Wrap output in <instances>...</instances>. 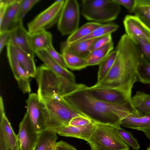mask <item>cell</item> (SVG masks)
<instances>
[{
	"instance_id": "44dd1931",
	"label": "cell",
	"mask_w": 150,
	"mask_h": 150,
	"mask_svg": "<svg viewBox=\"0 0 150 150\" xmlns=\"http://www.w3.org/2000/svg\"><path fill=\"white\" fill-rule=\"evenodd\" d=\"M21 0L16 1L7 7L0 22V34L11 29L16 23Z\"/></svg>"
},
{
	"instance_id": "f6af8a7d",
	"label": "cell",
	"mask_w": 150,
	"mask_h": 150,
	"mask_svg": "<svg viewBox=\"0 0 150 150\" xmlns=\"http://www.w3.org/2000/svg\"><path fill=\"white\" fill-rule=\"evenodd\" d=\"M142 132H144L147 137L150 140V129L144 130Z\"/></svg>"
},
{
	"instance_id": "1f68e13d",
	"label": "cell",
	"mask_w": 150,
	"mask_h": 150,
	"mask_svg": "<svg viewBox=\"0 0 150 150\" xmlns=\"http://www.w3.org/2000/svg\"><path fill=\"white\" fill-rule=\"evenodd\" d=\"M131 39L137 45L143 57L150 62V42L139 37H136Z\"/></svg>"
},
{
	"instance_id": "2e32d148",
	"label": "cell",
	"mask_w": 150,
	"mask_h": 150,
	"mask_svg": "<svg viewBox=\"0 0 150 150\" xmlns=\"http://www.w3.org/2000/svg\"><path fill=\"white\" fill-rule=\"evenodd\" d=\"M95 123L92 121L89 124L82 126L67 125L59 129L57 133L66 137H71L82 139L88 143L93 132Z\"/></svg>"
},
{
	"instance_id": "4dcf8cb0",
	"label": "cell",
	"mask_w": 150,
	"mask_h": 150,
	"mask_svg": "<svg viewBox=\"0 0 150 150\" xmlns=\"http://www.w3.org/2000/svg\"><path fill=\"white\" fill-rule=\"evenodd\" d=\"M116 128L119 134L128 146L135 150L139 149L140 145L137 139L134 137L131 132L122 128L120 125L117 126Z\"/></svg>"
},
{
	"instance_id": "d590c367",
	"label": "cell",
	"mask_w": 150,
	"mask_h": 150,
	"mask_svg": "<svg viewBox=\"0 0 150 150\" xmlns=\"http://www.w3.org/2000/svg\"><path fill=\"white\" fill-rule=\"evenodd\" d=\"M112 40L111 34H109L100 38L93 44L91 50V52L104 46Z\"/></svg>"
},
{
	"instance_id": "e575fe53",
	"label": "cell",
	"mask_w": 150,
	"mask_h": 150,
	"mask_svg": "<svg viewBox=\"0 0 150 150\" xmlns=\"http://www.w3.org/2000/svg\"><path fill=\"white\" fill-rule=\"evenodd\" d=\"M134 12L135 15L138 17L150 30V14L138 6Z\"/></svg>"
},
{
	"instance_id": "7a4b0ae2",
	"label": "cell",
	"mask_w": 150,
	"mask_h": 150,
	"mask_svg": "<svg viewBox=\"0 0 150 150\" xmlns=\"http://www.w3.org/2000/svg\"><path fill=\"white\" fill-rule=\"evenodd\" d=\"M115 50L117 55L112 67L92 87L116 88L138 80L137 69L142 55L137 45L125 34L121 36Z\"/></svg>"
},
{
	"instance_id": "ac0fdd59",
	"label": "cell",
	"mask_w": 150,
	"mask_h": 150,
	"mask_svg": "<svg viewBox=\"0 0 150 150\" xmlns=\"http://www.w3.org/2000/svg\"><path fill=\"white\" fill-rule=\"evenodd\" d=\"M35 54L45 65L55 73L71 82L76 83L74 74L61 66L50 56L45 50L38 51Z\"/></svg>"
},
{
	"instance_id": "83f0119b",
	"label": "cell",
	"mask_w": 150,
	"mask_h": 150,
	"mask_svg": "<svg viewBox=\"0 0 150 150\" xmlns=\"http://www.w3.org/2000/svg\"><path fill=\"white\" fill-rule=\"evenodd\" d=\"M119 27L118 25L113 23L103 24L102 26L93 30L89 35L73 43L97 38L109 34H111L117 30Z\"/></svg>"
},
{
	"instance_id": "ba28073f",
	"label": "cell",
	"mask_w": 150,
	"mask_h": 150,
	"mask_svg": "<svg viewBox=\"0 0 150 150\" xmlns=\"http://www.w3.org/2000/svg\"><path fill=\"white\" fill-rule=\"evenodd\" d=\"M65 0H57L28 24V32L32 34L46 30L58 23Z\"/></svg>"
},
{
	"instance_id": "60d3db41",
	"label": "cell",
	"mask_w": 150,
	"mask_h": 150,
	"mask_svg": "<svg viewBox=\"0 0 150 150\" xmlns=\"http://www.w3.org/2000/svg\"><path fill=\"white\" fill-rule=\"evenodd\" d=\"M137 6H139L150 5V0H136Z\"/></svg>"
},
{
	"instance_id": "7c38bea8",
	"label": "cell",
	"mask_w": 150,
	"mask_h": 150,
	"mask_svg": "<svg viewBox=\"0 0 150 150\" xmlns=\"http://www.w3.org/2000/svg\"><path fill=\"white\" fill-rule=\"evenodd\" d=\"M0 139L11 150H20L17 137L5 112L2 98H0Z\"/></svg>"
},
{
	"instance_id": "5bb4252c",
	"label": "cell",
	"mask_w": 150,
	"mask_h": 150,
	"mask_svg": "<svg viewBox=\"0 0 150 150\" xmlns=\"http://www.w3.org/2000/svg\"><path fill=\"white\" fill-rule=\"evenodd\" d=\"M7 55L11 67L19 86L24 93L30 92L29 76L21 67L16 58L13 47L7 45Z\"/></svg>"
},
{
	"instance_id": "4fadbf2b",
	"label": "cell",
	"mask_w": 150,
	"mask_h": 150,
	"mask_svg": "<svg viewBox=\"0 0 150 150\" xmlns=\"http://www.w3.org/2000/svg\"><path fill=\"white\" fill-rule=\"evenodd\" d=\"M11 30V34L8 45L20 49L34 58L35 53L29 42L28 33L24 27L22 21L16 23Z\"/></svg>"
},
{
	"instance_id": "836d02e7",
	"label": "cell",
	"mask_w": 150,
	"mask_h": 150,
	"mask_svg": "<svg viewBox=\"0 0 150 150\" xmlns=\"http://www.w3.org/2000/svg\"><path fill=\"white\" fill-rule=\"evenodd\" d=\"M45 50L50 56L61 66L64 68L67 69L62 54H60L56 51L52 45L49 47Z\"/></svg>"
},
{
	"instance_id": "5b68a950",
	"label": "cell",
	"mask_w": 150,
	"mask_h": 150,
	"mask_svg": "<svg viewBox=\"0 0 150 150\" xmlns=\"http://www.w3.org/2000/svg\"><path fill=\"white\" fill-rule=\"evenodd\" d=\"M81 13L86 19L99 23L115 20L121 10L114 0H82Z\"/></svg>"
},
{
	"instance_id": "8992f818",
	"label": "cell",
	"mask_w": 150,
	"mask_h": 150,
	"mask_svg": "<svg viewBox=\"0 0 150 150\" xmlns=\"http://www.w3.org/2000/svg\"><path fill=\"white\" fill-rule=\"evenodd\" d=\"M88 143L91 150H130L118 133L117 126L95 122Z\"/></svg>"
},
{
	"instance_id": "d4e9b609",
	"label": "cell",
	"mask_w": 150,
	"mask_h": 150,
	"mask_svg": "<svg viewBox=\"0 0 150 150\" xmlns=\"http://www.w3.org/2000/svg\"><path fill=\"white\" fill-rule=\"evenodd\" d=\"M67 68L73 70H79L88 66L87 60L80 57L64 49H61Z\"/></svg>"
},
{
	"instance_id": "e0dca14e",
	"label": "cell",
	"mask_w": 150,
	"mask_h": 150,
	"mask_svg": "<svg viewBox=\"0 0 150 150\" xmlns=\"http://www.w3.org/2000/svg\"><path fill=\"white\" fill-rule=\"evenodd\" d=\"M120 126L143 131L150 129V113L133 112L122 119Z\"/></svg>"
},
{
	"instance_id": "b9f144b4",
	"label": "cell",
	"mask_w": 150,
	"mask_h": 150,
	"mask_svg": "<svg viewBox=\"0 0 150 150\" xmlns=\"http://www.w3.org/2000/svg\"><path fill=\"white\" fill-rule=\"evenodd\" d=\"M0 150H11L5 144L3 141L0 139Z\"/></svg>"
},
{
	"instance_id": "30bf717a",
	"label": "cell",
	"mask_w": 150,
	"mask_h": 150,
	"mask_svg": "<svg viewBox=\"0 0 150 150\" xmlns=\"http://www.w3.org/2000/svg\"><path fill=\"white\" fill-rule=\"evenodd\" d=\"M27 113L35 131L38 133L46 130V120L48 112L44 103L39 99L37 94L29 95L26 101Z\"/></svg>"
},
{
	"instance_id": "8d00e7d4",
	"label": "cell",
	"mask_w": 150,
	"mask_h": 150,
	"mask_svg": "<svg viewBox=\"0 0 150 150\" xmlns=\"http://www.w3.org/2000/svg\"><path fill=\"white\" fill-rule=\"evenodd\" d=\"M92 121L84 116L75 117L69 122V125L71 126H82L90 124Z\"/></svg>"
},
{
	"instance_id": "f1b7e54d",
	"label": "cell",
	"mask_w": 150,
	"mask_h": 150,
	"mask_svg": "<svg viewBox=\"0 0 150 150\" xmlns=\"http://www.w3.org/2000/svg\"><path fill=\"white\" fill-rule=\"evenodd\" d=\"M117 53L116 50L112 51L99 64L97 82L102 80L110 71L115 62Z\"/></svg>"
},
{
	"instance_id": "ffe728a7",
	"label": "cell",
	"mask_w": 150,
	"mask_h": 150,
	"mask_svg": "<svg viewBox=\"0 0 150 150\" xmlns=\"http://www.w3.org/2000/svg\"><path fill=\"white\" fill-rule=\"evenodd\" d=\"M100 38L71 44H67L64 41L62 43L61 49H66L73 54L86 59L91 53V50L93 44Z\"/></svg>"
},
{
	"instance_id": "277c9868",
	"label": "cell",
	"mask_w": 150,
	"mask_h": 150,
	"mask_svg": "<svg viewBox=\"0 0 150 150\" xmlns=\"http://www.w3.org/2000/svg\"><path fill=\"white\" fill-rule=\"evenodd\" d=\"M41 100L45 104L48 113L46 130L57 133L60 128L68 125L73 118L84 116L68 106L61 97L46 98Z\"/></svg>"
},
{
	"instance_id": "7402d4cb",
	"label": "cell",
	"mask_w": 150,
	"mask_h": 150,
	"mask_svg": "<svg viewBox=\"0 0 150 150\" xmlns=\"http://www.w3.org/2000/svg\"><path fill=\"white\" fill-rule=\"evenodd\" d=\"M13 47L16 58L19 65L30 77H35L37 69L34 58L20 49Z\"/></svg>"
},
{
	"instance_id": "ee69618b",
	"label": "cell",
	"mask_w": 150,
	"mask_h": 150,
	"mask_svg": "<svg viewBox=\"0 0 150 150\" xmlns=\"http://www.w3.org/2000/svg\"><path fill=\"white\" fill-rule=\"evenodd\" d=\"M16 0H1L0 3H2L7 6L14 2Z\"/></svg>"
},
{
	"instance_id": "7dc6e473",
	"label": "cell",
	"mask_w": 150,
	"mask_h": 150,
	"mask_svg": "<svg viewBox=\"0 0 150 150\" xmlns=\"http://www.w3.org/2000/svg\"><path fill=\"white\" fill-rule=\"evenodd\" d=\"M146 150H150V146Z\"/></svg>"
},
{
	"instance_id": "8fae6325",
	"label": "cell",
	"mask_w": 150,
	"mask_h": 150,
	"mask_svg": "<svg viewBox=\"0 0 150 150\" xmlns=\"http://www.w3.org/2000/svg\"><path fill=\"white\" fill-rule=\"evenodd\" d=\"M39 133L35 130L26 112L20 123L17 135L20 150H35Z\"/></svg>"
},
{
	"instance_id": "f546056e",
	"label": "cell",
	"mask_w": 150,
	"mask_h": 150,
	"mask_svg": "<svg viewBox=\"0 0 150 150\" xmlns=\"http://www.w3.org/2000/svg\"><path fill=\"white\" fill-rule=\"evenodd\" d=\"M137 79L140 82L150 84V62L143 57L137 69Z\"/></svg>"
},
{
	"instance_id": "ab89813d",
	"label": "cell",
	"mask_w": 150,
	"mask_h": 150,
	"mask_svg": "<svg viewBox=\"0 0 150 150\" xmlns=\"http://www.w3.org/2000/svg\"><path fill=\"white\" fill-rule=\"evenodd\" d=\"M54 149V150H77L73 146L63 141L56 142Z\"/></svg>"
},
{
	"instance_id": "7bdbcfd3",
	"label": "cell",
	"mask_w": 150,
	"mask_h": 150,
	"mask_svg": "<svg viewBox=\"0 0 150 150\" xmlns=\"http://www.w3.org/2000/svg\"><path fill=\"white\" fill-rule=\"evenodd\" d=\"M150 14V5H143L137 6Z\"/></svg>"
},
{
	"instance_id": "603a6c76",
	"label": "cell",
	"mask_w": 150,
	"mask_h": 150,
	"mask_svg": "<svg viewBox=\"0 0 150 150\" xmlns=\"http://www.w3.org/2000/svg\"><path fill=\"white\" fill-rule=\"evenodd\" d=\"M132 107L135 112L150 113V94L138 91L131 98Z\"/></svg>"
},
{
	"instance_id": "6da1fadb",
	"label": "cell",
	"mask_w": 150,
	"mask_h": 150,
	"mask_svg": "<svg viewBox=\"0 0 150 150\" xmlns=\"http://www.w3.org/2000/svg\"><path fill=\"white\" fill-rule=\"evenodd\" d=\"M61 97L69 107L96 123L120 125L122 119L134 112L129 105L111 104L98 100L83 84H78L75 89Z\"/></svg>"
},
{
	"instance_id": "bcb514c9",
	"label": "cell",
	"mask_w": 150,
	"mask_h": 150,
	"mask_svg": "<svg viewBox=\"0 0 150 150\" xmlns=\"http://www.w3.org/2000/svg\"><path fill=\"white\" fill-rule=\"evenodd\" d=\"M54 144L52 145L51 146L49 150H54Z\"/></svg>"
},
{
	"instance_id": "3957f363",
	"label": "cell",
	"mask_w": 150,
	"mask_h": 150,
	"mask_svg": "<svg viewBox=\"0 0 150 150\" xmlns=\"http://www.w3.org/2000/svg\"><path fill=\"white\" fill-rule=\"evenodd\" d=\"M36 76L38 84L37 94L40 100L61 97L73 91L78 85L57 74L45 64L37 69Z\"/></svg>"
},
{
	"instance_id": "f35d334b",
	"label": "cell",
	"mask_w": 150,
	"mask_h": 150,
	"mask_svg": "<svg viewBox=\"0 0 150 150\" xmlns=\"http://www.w3.org/2000/svg\"><path fill=\"white\" fill-rule=\"evenodd\" d=\"M11 30L10 29L0 34V52H1L4 47L7 45L10 37Z\"/></svg>"
},
{
	"instance_id": "484cf974",
	"label": "cell",
	"mask_w": 150,
	"mask_h": 150,
	"mask_svg": "<svg viewBox=\"0 0 150 150\" xmlns=\"http://www.w3.org/2000/svg\"><path fill=\"white\" fill-rule=\"evenodd\" d=\"M103 24L94 22L87 23L69 35L65 42L67 44L73 43L89 35Z\"/></svg>"
},
{
	"instance_id": "d6986e66",
	"label": "cell",
	"mask_w": 150,
	"mask_h": 150,
	"mask_svg": "<svg viewBox=\"0 0 150 150\" xmlns=\"http://www.w3.org/2000/svg\"><path fill=\"white\" fill-rule=\"evenodd\" d=\"M28 38L31 47L35 52L46 50L52 45V35L46 30H42L32 34L28 33Z\"/></svg>"
},
{
	"instance_id": "4316f807",
	"label": "cell",
	"mask_w": 150,
	"mask_h": 150,
	"mask_svg": "<svg viewBox=\"0 0 150 150\" xmlns=\"http://www.w3.org/2000/svg\"><path fill=\"white\" fill-rule=\"evenodd\" d=\"M57 134L47 130L39 133L35 150H49L51 146L56 142L58 138Z\"/></svg>"
},
{
	"instance_id": "9a60e30c",
	"label": "cell",
	"mask_w": 150,
	"mask_h": 150,
	"mask_svg": "<svg viewBox=\"0 0 150 150\" xmlns=\"http://www.w3.org/2000/svg\"><path fill=\"white\" fill-rule=\"evenodd\" d=\"M123 23L126 34L131 39L139 37L150 42V30L137 16L127 15Z\"/></svg>"
},
{
	"instance_id": "52a82bcc",
	"label": "cell",
	"mask_w": 150,
	"mask_h": 150,
	"mask_svg": "<svg viewBox=\"0 0 150 150\" xmlns=\"http://www.w3.org/2000/svg\"><path fill=\"white\" fill-rule=\"evenodd\" d=\"M134 84L131 83L116 88L92 86L88 88L92 95L100 100L111 104L129 105L132 107L131 95Z\"/></svg>"
},
{
	"instance_id": "9c48e42d",
	"label": "cell",
	"mask_w": 150,
	"mask_h": 150,
	"mask_svg": "<svg viewBox=\"0 0 150 150\" xmlns=\"http://www.w3.org/2000/svg\"><path fill=\"white\" fill-rule=\"evenodd\" d=\"M80 14L77 1L65 0L57 23L58 29L62 35H70L79 28Z\"/></svg>"
},
{
	"instance_id": "cb8c5ba5",
	"label": "cell",
	"mask_w": 150,
	"mask_h": 150,
	"mask_svg": "<svg viewBox=\"0 0 150 150\" xmlns=\"http://www.w3.org/2000/svg\"><path fill=\"white\" fill-rule=\"evenodd\" d=\"M113 49L114 43L112 40L104 46L91 52L86 59L88 66L99 65Z\"/></svg>"
},
{
	"instance_id": "d6a6232c",
	"label": "cell",
	"mask_w": 150,
	"mask_h": 150,
	"mask_svg": "<svg viewBox=\"0 0 150 150\" xmlns=\"http://www.w3.org/2000/svg\"><path fill=\"white\" fill-rule=\"evenodd\" d=\"M39 1V0H21L16 23L22 21L25 15Z\"/></svg>"
},
{
	"instance_id": "74e56055",
	"label": "cell",
	"mask_w": 150,
	"mask_h": 150,
	"mask_svg": "<svg viewBox=\"0 0 150 150\" xmlns=\"http://www.w3.org/2000/svg\"><path fill=\"white\" fill-rule=\"evenodd\" d=\"M120 5L125 7L130 13L134 12L137 7L136 0H114Z\"/></svg>"
}]
</instances>
